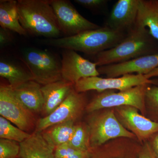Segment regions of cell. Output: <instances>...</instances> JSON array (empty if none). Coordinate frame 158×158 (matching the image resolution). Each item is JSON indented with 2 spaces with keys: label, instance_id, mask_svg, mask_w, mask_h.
Returning <instances> with one entry per match:
<instances>
[{
  "label": "cell",
  "instance_id": "6da1fadb",
  "mask_svg": "<svg viewBox=\"0 0 158 158\" xmlns=\"http://www.w3.org/2000/svg\"><path fill=\"white\" fill-rule=\"evenodd\" d=\"M158 53V41L148 29L136 25L127 36L115 47L94 56V63L102 66L122 63Z\"/></svg>",
  "mask_w": 158,
  "mask_h": 158
},
{
  "label": "cell",
  "instance_id": "7a4b0ae2",
  "mask_svg": "<svg viewBox=\"0 0 158 158\" xmlns=\"http://www.w3.org/2000/svg\"><path fill=\"white\" fill-rule=\"evenodd\" d=\"M128 34L104 26L73 36L50 39L47 44L58 48L78 51L87 55L95 56L115 47L126 38Z\"/></svg>",
  "mask_w": 158,
  "mask_h": 158
},
{
  "label": "cell",
  "instance_id": "3957f363",
  "mask_svg": "<svg viewBox=\"0 0 158 158\" xmlns=\"http://www.w3.org/2000/svg\"><path fill=\"white\" fill-rule=\"evenodd\" d=\"M17 9L20 23L27 34L60 38L62 33L48 1L18 0Z\"/></svg>",
  "mask_w": 158,
  "mask_h": 158
},
{
  "label": "cell",
  "instance_id": "277c9868",
  "mask_svg": "<svg viewBox=\"0 0 158 158\" xmlns=\"http://www.w3.org/2000/svg\"><path fill=\"white\" fill-rule=\"evenodd\" d=\"M87 121L92 150L117 138L137 140L135 136L126 129L118 121L113 108L102 109L90 113Z\"/></svg>",
  "mask_w": 158,
  "mask_h": 158
},
{
  "label": "cell",
  "instance_id": "5b68a950",
  "mask_svg": "<svg viewBox=\"0 0 158 158\" xmlns=\"http://www.w3.org/2000/svg\"><path fill=\"white\" fill-rule=\"evenodd\" d=\"M148 85H138L118 92L114 90L103 91L87 104L85 111L90 113L102 109L131 106L137 108L140 113L145 116L144 95Z\"/></svg>",
  "mask_w": 158,
  "mask_h": 158
},
{
  "label": "cell",
  "instance_id": "8992f818",
  "mask_svg": "<svg viewBox=\"0 0 158 158\" xmlns=\"http://www.w3.org/2000/svg\"><path fill=\"white\" fill-rule=\"evenodd\" d=\"M23 56L34 81L40 85L62 80L61 62L53 54L48 51L29 48L23 52Z\"/></svg>",
  "mask_w": 158,
  "mask_h": 158
},
{
  "label": "cell",
  "instance_id": "52a82bcc",
  "mask_svg": "<svg viewBox=\"0 0 158 158\" xmlns=\"http://www.w3.org/2000/svg\"><path fill=\"white\" fill-rule=\"evenodd\" d=\"M150 84L157 85V81L148 79L143 75H124L117 77H90L80 80L74 85V89L78 93L96 90L99 93L109 90L122 91L138 85Z\"/></svg>",
  "mask_w": 158,
  "mask_h": 158
},
{
  "label": "cell",
  "instance_id": "ba28073f",
  "mask_svg": "<svg viewBox=\"0 0 158 158\" xmlns=\"http://www.w3.org/2000/svg\"><path fill=\"white\" fill-rule=\"evenodd\" d=\"M48 2L56 17L60 31L65 37L101 27L83 17L69 1L50 0Z\"/></svg>",
  "mask_w": 158,
  "mask_h": 158
},
{
  "label": "cell",
  "instance_id": "9c48e42d",
  "mask_svg": "<svg viewBox=\"0 0 158 158\" xmlns=\"http://www.w3.org/2000/svg\"><path fill=\"white\" fill-rule=\"evenodd\" d=\"M84 93H78L74 88L62 104L50 114L40 118L35 131L42 132L56 125L75 121L85 110L86 98Z\"/></svg>",
  "mask_w": 158,
  "mask_h": 158
},
{
  "label": "cell",
  "instance_id": "30bf717a",
  "mask_svg": "<svg viewBox=\"0 0 158 158\" xmlns=\"http://www.w3.org/2000/svg\"><path fill=\"white\" fill-rule=\"evenodd\" d=\"M0 114L24 131L35 124L34 113L21 102L9 85L0 87Z\"/></svg>",
  "mask_w": 158,
  "mask_h": 158
},
{
  "label": "cell",
  "instance_id": "8fae6325",
  "mask_svg": "<svg viewBox=\"0 0 158 158\" xmlns=\"http://www.w3.org/2000/svg\"><path fill=\"white\" fill-rule=\"evenodd\" d=\"M116 118L122 125L133 133L141 144L149 140L158 133V123L139 113L138 109L131 106L113 108Z\"/></svg>",
  "mask_w": 158,
  "mask_h": 158
},
{
  "label": "cell",
  "instance_id": "7c38bea8",
  "mask_svg": "<svg viewBox=\"0 0 158 158\" xmlns=\"http://www.w3.org/2000/svg\"><path fill=\"white\" fill-rule=\"evenodd\" d=\"M61 65L62 79L74 85L82 79L100 75L94 62H90L72 50L63 51Z\"/></svg>",
  "mask_w": 158,
  "mask_h": 158
},
{
  "label": "cell",
  "instance_id": "4fadbf2b",
  "mask_svg": "<svg viewBox=\"0 0 158 158\" xmlns=\"http://www.w3.org/2000/svg\"><path fill=\"white\" fill-rule=\"evenodd\" d=\"M158 67V53L138 57L127 62L100 66V74L106 77H117L136 73L145 75Z\"/></svg>",
  "mask_w": 158,
  "mask_h": 158
},
{
  "label": "cell",
  "instance_id": "5bb4252c",
  "mask_svg": "<svg viewBox=\"0 0 158 158\" xmlns=\"http://www.w3.org/2000/svg\"><path fill=\"white\" fill-rule=\"evenodd\" d=\"M139 0H118L113 6L105 26L129 33L135 25Z\"/></svg>",
  "mask_w": 158,
  "mask_h": 158
},
{
  "label": "cell",
  "instance_id": "9a60e30c",
  "mask_svg": "<svg viewBox=\"0 0 158 158\" xmlns=\"http://www.w3.org/2000/svg\"><path fill=\"white\" fill-rule=\"evenodd\" d=\"M20 158H55L56 147L42 132H36L19 143Z\"/></svg>",
  "mask_w": 158,
  "mask_h": 158
},
{
  "label": "cell",
  "instance_id": "2e32d148",
  "mask_svg": "<svg viewBox=\"0 0 158 158\" xmlns=\"http://www.w3.org/2000/svg\"><path fill=\"white\" fill-rule=\"evenodd\" d=\"M74 88V84L63 79L42 86L44 100L42 112L44 116H48L57 109Z\"/></svg>",
  "mask_w": 158,
  "mask_h": 158
},
{
  "label": "cell",
  "instance_id": "e0dca14e",
  "mask_svg": "<svg viewBox=\"0 0 158 158\" xmlns=\"http://www.w3.org/2000/svg\"><path fill=\"white\" fill-rule=\"evenodd\" d=\"M41 85L34 81L26 82L12 88L17 98L32 113L42 112L44 100Z\"/></svg>",
  "mask_w": 158,
  "mask_h": 158
},
{
  "label": "cell",
  "instance_id": "ac0fdd59",
  "mask_svg": "<svg viewBox=\"0 0 158 158\" xmlns=\"http://www.w3.org/2000/svg\"><path fill=\"white\" fill-rule=\"evenodd\" d=\"M135 24L148 29L158 41V0H139Z\"/></svg>",
  "mask_w": 158,
  "mask_h": 158
},
{
  "label": "cell",
  "instance_id": "d6986e66",
  "mask_svg": "<svg viewBox=\"0 0 158 158\" xmlns=\"http://www.w3.org/2000/svg\"><path fill=\"white\" fill-rule=\"evenodd\" d=\"M0 25L20 35L26 36L27 33L21 25L19 18L17 1H0Z\"/></svg>",
  "mask_w": 158,
  "mask_h": 158
},
{
  "label": "cell",
  "instance_id": "ffe728a7",
  "mask_svg": "<svg viewBox=\"0 0 158 158\" xmlns=\"http://www.w3.org/2000/svg\"><path fill=\"white\" fill-rule=\"evenodd\" d=\"M0 76L8 81L9 86L12 88H16L26 82L34 81V77L30 72L7 61L0 62Z\"/></svg>",
  "mask_w": 158,
  "mask_h": 158
},
{
  "label": "cell",
  "instance_id": "44dd1931",
  "mask_svg": "<svg viewBox=\"0 0 158 158\" xmlns=\"http://www.w3.org/2000/svg\"><path fill=\"white\" fill-rule=\"evenodd\" d=\"M75 125L72 120L65 122L52 127L43 134L56 148L68 143L73 135Z\"/></svg>",
  "mask_w": 158,
  "mask_h": 158
},
{
  "label": "cell",
  "instance_id": "7402d4cb",
  "mask_svg": "<svg viewBox=\"0 0 158 158\" xmlns=\"http://www.w3.org/2000/svg\"><path fill=\"white\" fill-rule=\"evenodd\" d=\"M67 144L71 147L78 150H92L90 146V132L87 123L75 125L73 135Z\"/></svg>",
  "mask_w": 158,
  "mask_h": 158
},
{
  "label": "cell",
  "instance_id": "603a6c76",
  "mask_svg": "<svg viewBox=\"0 0 158 158\" xmlns=\"http://www.w3.org/2000/svg\"><path fill=\"white\" fill-rule=\"evenodd\" d=\"M145 116L158 123V86L148 85L144 95Z\"/></svg>",
  "mask_w": 158,
  "mask_h": 158
},
{
  "label": "cell",
  "instance_id": "cb8c5ba5",
  "mask_svg": "<svg viewBox=\"0 0 158 158\" xmlns=\"http://www.w3.org/2000/svg\"><path fill=\"white\" fill-rule=\"evenodd\" d=\"M31 134L15 126L2 116L0 117V138L21 143L27 139Z\"/></svg>",
  "mask_w": 158,
  "mask_h": 158
},
{
  "label": "cell",
  "instance_id": "d4e9b609",
  "mask_svg": "<svg viewBox=\"0 0 158 158\" xmlns=\"http://www.w3.org/2000/svg\"><path fill=\"white\" fill-rule=\"evenodd\" d=\"M92 152L93 150L88 151L78 150L65 144L56 148L55 158H90Z\"/></svg>",
  "mask_w": 158,
  "mask_h": 158
},
{
  "label": "cell",
  "instance_id": "484cf974",
  "mask_svg": "<svg viewBox=\"0 0 158 158\" xmlns=\"http://www.w3.org/2000/svg\"><path fill=\"white\" fill-rule=\"evenodd\" d=\"M19 143L8 139H0V158H17L19 157Z\"/></svg>",
  "mask_w": 158,
  "mask_h": 158
},
{
  "label": "cell",
  "instance_id": "4316f807",
  "mask_svg": "<svg viewBox=\"0 0 158 158\" xmlns=\"http://www.w3.org/2000/svg\"><path fill=\"white\" fill-rule=\"evenodd\" d=\"M78 5L91 11H96L104 7L108 3L106 0H75Z\"/></svg>",
  "mask_w": 158,
  "mask_h": 158
},
{
  "label": "cell",
  "instance_id": "83f0119b",
  "mask_svg": "<svg viewBox=\"0 0 158 158\" xmlns=\"http://www.w3.org/2000/svg\"><path fill=\"white\" fill-rule=\"evenodd\" d=\"M12 31L0 27V46L1 48L7 46L13 41Z\"/></svg>",
  "mask_w": 158,
  "mask_h": 158
},
{
  "label": "cell",
  "instance_id": "f1b7e54d",
  "mask_svg": "<svg viewBox=\"0 0 158 158\" xmlns=\"http://www.w3.org/2000/svg\"><path fill=\"white\" fill-rule=\"evenodd\" d=\"M138 158H157L148 141L141 144Z\"/></svg>",
  "mask_w": 158,
  "mask_h": 158
},
{
  "label": "cell",
  "instance_id": "f546056e",
  "mask_svg": "<svg viewBox=\"0 0 158 158\" xmlns=\"http://www.w3.org/2000/svg\"><path fill=\"white\" fill-rule=\"evenodd\" d=\"M148 141L149 142L156 157L158 158V133L155 134Z\"/></svg>",
  "mask_w": 158,
  "mask_h": 158
},
{
  "label": "cell",
  "instance_id": "4dcf8cb0",
  "mask_svg": "<svg viewBox=\"0 0 158 158\" xmlns=\"http://www.w3.org/2000/svg\"><path fill=\"white\" fill-rule=\"evenodd\" d=\"M103 152L102 149V147L98 148L96 149H94L92 152V155H91L90 158H107V156H105L103 155ZM109 158H124V157H121L120 156H111L109 157Z\"/></svg>",
  "mask_w": 158,
  "mask_h": 158
},
{
  "label": "cell",
  "instance_id": "1f68e13d",
  "mask_svg": "<svg viewBox=\"0 0 158 158\" xmlns=\"http://www.w3.org/2000/svg\"><path fill=\"white\" fill-rule=\"evenodd\" d=\"M144 76L145 77L148 79H151L152 78L158 77V67L156 68V69H154L149 73Z\"/></svg>",
  "mask_w": 158,
  "mask_h": 158
}]
</instances>
